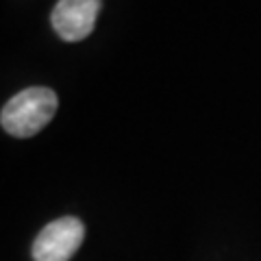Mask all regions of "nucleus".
I'll use <instances>...</instances> for the list:
<instances>
[{"label": "nucleus", "instance_id": "obj_1", "mask_svg": "<svg viewBox=\"0 0 261 261\" xmlns=\"http://www.w3.org/2000/svg\"><path fill=\"white\" fill-rule=\"evenodd\" d=\"M59 100L48 87H29L3 107L0 122L13 137H33L55 118Z\"/></svg>", "mask_w": 261, "mask_h": 261}, {"label": "nucleus", "instance_id": "obj_2", "mask_svg": "<svg viewBox=\"0 0 261 261\" xmlns=\"http://www.w3.org/2000/svg\"><path fill=\"white\" fill-rule=\"evenodd\" d=\"M85 238V226L79 218L65 216L46 224L33 242L35 261H70Z\"/></svg>", "mask_w": 261, "mask_h": 261}, {"label": "nucleus", "instance_id": "obj_3", "mask_svg": "<svg viewBox=\"0 0 261 261\" xmlns=\"http://www.w3.org/2000/svg\"><path fill=\"white\" fill-rule=\"evenodd\" d=\"M100 0H59L53 11V27L65 42H81L96 27Z\"/></svg>", "mask_w": 261, "mask_h": 261}]
</instances>
